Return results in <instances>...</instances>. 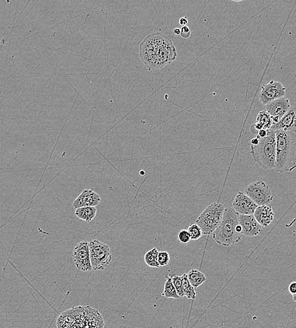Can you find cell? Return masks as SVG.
I'll use <instances>...</instances> for the list:
<instances>
[{
	"mask_svg": "<svg viewBox=\"0 0 296 328\" xmlns=\"http://www.w3.org/2000/svg\"><path fill=\"white\" fill-rule=\"evenodd\" d=\"M139 51L140 58L149 71L165 68L178 56L173 41L160 32L147 36L140 44Z\"/></svg>",
	"mask_w": 296,
	"mask_h": 328,
	"instance_id": "obj_1",
	"label": "cell"
},
{
	"mask_svg": "<svg viewBox=\"0 0 296 328\" xmlns=\"http://www.w3.org/2000/svg\"><path fill=\"white\" fill-rule=\"evenodd\" d=\"M275 132V171L291 172L296 167V134L292 131L282 130Z\"/></svg>",
	"mask_w": 296,
	"mask_h": 328,
	"instance_id": "obj_2",
	"label": "cell"
},
{
	"mask_svg": "<svg viewBox=\"0 0 296 328\" xmlns=\"http://www.w3.org/2000/svg\"><path fill=\"white\" fill-rule=\"evenodd\" d=\"M239 215L233 208H225L222 221L213 232V239L218 244L228 247L242 239V228L239 222Z\"/></svg>",
	"mask_w": 296,
	"mask_h": 328,
	"instance_id": "obj_3",
	"label": "cell"
},
{
	"mask_svg": "<svg viewBox=\"0 0 296 328\" xmlns=\"http://www.w3.org/2000/svg\"><path fill=\"white\" fill-rule=\"evenodd\" d=\"M275 151V132L271 129L268 130L267 136L264 138L259 137L258 144L255 146L251 145V154L254 162L264 170L274 169Z\"/></svg>",
	"mask_w": 296,
	"mask_h": 328,
	"instance_id": "obj_4",
	"label": "cell"
},
{
	"mask_svg": "<svg viewBox=\"0 0 296 328\" xmlns=\"http://www.w3.org/2000/svg\"><path fill=\"white\" fill-rule=\"evenodd\" d=\"M224 210L225 206L222 204L214 203L202 211L196 224L201 229L203 235L213 234L222 221Z\"/></svg>",
	"mask_w": 296,
	"mask_h": 328,
	"instance_id": "obj_5",
	"label": "cell"
},
{
	"mask_svg": "<svg viewBox=\"0 0 296 328\" xmlns=\"http://www.w3.org/2000/svg\"><path fill=\"white\" fill-rule=\"evenodd\" d=\"M89 247L92 270H105L110 264L113 258L110 247L97 240L89 242Z\"/></svg>",
	"mask_w": 296,
	"mask_h": 328,
	"instance_id": "obj_6",
	"label": "cell"
},
{
	"mask_svg": "<svg viewBox=\"0 0 296 328\" xmlns=\"http://www.w3.org/2000/svg\"><path fill=\"white\" fill-rule=\"evenodd\" d=\"M245 194L258 206L271 205L274 199L271 188L263 180L249 184L245 188Z\"/></svg>",
	"mask_w": 296,
	"mask_h": 328,
	"instance_id": "obj_7",
	"label": "cell"
},
{
	"mask_svg": "<svg viewBox=\"0 0 296 328\" xmlns=\"http://www.w3.org/2000/svg\"><path fill=\"white\" fill-rule=\"evenodd\" d=\"M73 260L78 270L82 272H91L89 242L82 241L75 247L73 251Z\"/></svg>",
	"mask_w": 296,
	"mask_h": 328,
	"instance_id": "obj_8",
	"label": "cell"
},
{
	"mask_svg": "<svg viewBox=\"0 0 296 328\" xmlns=\"http://www.w3.org/2000/svg\"><path fill=\"white\" fill-rule=\"evenodd\" d=\"M286 89L281 82L272 81L261 87V90L258 95L259 101L265 105L274 100L284 97Z\"/></svg>",
	"mask_w": 296,
	"mask_h": 328,
	"instance_id": "obj_9",
	"label": "cell"
},
{
	"mask_svg": "<svg viewBox=\"0 0 296 328\" xmlns=\"http://www.w3.org/2000/svg\"><path fill=\"white\" fill-rule=\"evenodd\" d=\"M266 111L271 116L272 125L279 122L283 116L291 108L289 100L282 97L266 105Z\"/></svg>",
	"mask_w": 296,
	"mask_h": 328,
	"instance_id": "obj_10",
	"label": "cell"
},
{
	"mask_svg": "<svg viewBox=\"0 0 296 328\" xmlns=\"http://www.w3.org/2000/svg\"><path fill=\"white\" fill-rule=\"evenodd\" d=\"M258 206L250 198L242 192H239L233 202V208L239 215H253Z\"/></svg>",
	"mask_w": 296,
	"mask_h": 328,
	"instance_id": "obj_11",
	"label": "cell"
},
{
	"mask_svg": "<svg viewBox=\"0 0 296 328\" xmlns=\"http://www.w3.org/2000/svg\"><path fill=\"white\" fill-rule=\"evenodd\" d=\"M239 222L242 228L243 236L255 237L263 231L262 227L257 222L253 215H240Z\"/></svg>",
	"mask_w": 296,
	"mask_h": 328,
	"instance_id": "obj_12",
	"label": "cell"
},
{
	"mask_svg": "<svg viewBox=\"0 0 296 328\" xmlns=\"http://www.w3.org/2000/svg\"><path fill=\"white\" fill-rule=\"evenodd\" d=\"M101 196L92 190H85L78 196L73 203L75 209L82 207L97 206L101 202Z\"/></svg>",
	"mask_w": 296,
	"mask_h": 328,
	"instance_id": "obj_13",
	"label": "cell"
},
{
	"mask_svg": "<svg viewBox=\"0 0 296 328\" xmlns=\"http://www.w3.org/2000/svg\"><path fill=\"white\" fill-rule=\"evenodd\" d=\"M295 108L291 107L283 117L280 119L279 122L274 125H272L271 130L274 131L276 130H284L290 131L292 132H295L296 131L295 127Z\"/></svg>",
	"mask_w": 296,
	"mask_h": 328,
	"instance_id": "obj_14",
	"label": "cell"
},
{
	"mask_svg": "<svg viewBox=\"0 0 296 328\" xmlns=\"http://www.w3.org/2000/svg\"><path fill=\"white\" fill-rule=\"evenodd\" d=\"M253 216L262 227H267L273 222L275 214L271 205H268L258 206Z\"/></svg>",
	"mask_w": 296,
	"mask_h": 328,
	"instance_id": "obj_15",
	"label": "cell"
},
{
	"mask_svg": "<svg viewBox=\"0 0 296 328\" xmlns=\"http://www.w3.org/2000/svg\"><path fill=\"white\" fill-rule=\"evenodd\" d=\"M272 125L271 116L266 111L259 112L256 118V123L251 126V130L258 131L261 130H269Z\"/></svg>",
	"mask_w": 296,
	"mask_h": 328,
	"instance_id": "obj_16",
	"label": "cell"
},
{
	"mask_svg": "<svg viewBox=\"0 0 296 328\" xmlns=\"http://www.w3.org/2000/svg\"><path fill=\"white\" fill-rule=\"evenodd\" d=\"M97 211V208L95 206L82 207L77 208L75 210V214L78 218L87 222V223H89L95 218Z\"/></svg>",
	"mask_w": 296,
	"mask_h": 328,
	"instance_id": "obj_17",
	"label": "cell"
},
{
	"mask_svg": "<svg viewBox=\"0 0 296 328\" xmlns=\"http://www.w3.org/2000/svg\"><path fill=\"white\" fill-rule=\"evenodd\" d=\"M187 276H188L189 283L194 289L199 288L200 286L207 281L206 276L203 273L198 270H191L187 274Z\"/></svg>",
	"mask_w": 296,
	"mask_h": 328,
	"instance_id": "obj_18",
	"label": "cell"
},
{
	"mask_svg": "<svg viewBox=\"0 0 296 328\" xmlns=\"http://www.w3.org/2000/svg\"><path fill=\"white\" fill-rule=\"evenodd\" d=\"M181 282H182L183 290L184 297H186L188 299H196V293L195 289L191 285L188 279L187 274L184 273L181 276Z\"/></svg>",
	"mask_w": 296,
	"mask_h": 328,
	"instance_id": "obj_19",
	"label": "cell"
},
{
	"mask_svg": "<svg viewBox=\"0 0 296 328\" xmlns=\"http://www.w3.org/2000/svg\"><path fill=\"white\" fill-rule=\"evenodd\" d=\"M166 281L165 283V288L162 294L166 298H172L175 299H180L177 293H176L175 286H174L172 279L170 275H166Z\"/></svg>",
	"mask_w": 296,
	"mask_h": 328,
	"instance_id": "obj_20",
	"label": "cell"
},
{
	"mask_svg": "<svg viewBox=\"0 0 296 328\" xmlns=\"http://www.w3.org/2000/svg\"><path fill=\"white\" fill-rule=\"evenodd\" d=\"M158 254H159V251L155 247L148 251L144 257L146 265L151 268H159L160 266L157 261Z\"/></svg>",
	"mask_w": 296,
	"mask_h": 328,
	"instance_id": "obj_21",
	"label": "cell"
},
{
	"mask_svg": "<svg viewBox=\"0 0 296 328\" xmlns=\"http://www.w3.org/2000/svg\"><path fill=\"white\" fill-rule=\"evenodd\" d=\"M188 231L189 235H190L191 239L193 240V241H196V240L201 239L202 236H203L201 229L196 224H193L189 226Z\"/></svg>",
	"mask_w": 296,
	"mask_h": 328,
	"instance_id": "obj_22",
	"label": "cell"
},
{
	"mask_svg": "<svg viewBox=\"0 0 296 328\" xmlns=\"http://www.w3.org/2000/svg\"><path fill=\"white\" fill-rule=\"evenodd\" d=\"M171 279H172L174 286H175L176 293H177L178 296L180 297V298H183L184 295L181 276H171Z\"/></svg>",
	"mask_w": 296,
	"mask_h": 328,
	"instance_id": "obj_23",
	"label": "cell"
},
{
	"mask_svg": "<svg viewBox=\"0 0 296 328\" xmlns=\"http://www.w3.org/2000/svg\"><path fill=\"white\" fill-rule=\"evenodd\" d=\"M170 255L167 251H160L158 254L157 261L160 267H165L170 263Z\"/></svg>",
	"mask_w": 296,
	"mask_h": 328,
	"instance_id": "obj_24",
	"label": "cell"
},
{
	"mask_svg": "<svg viewBox=\"0 0 296 328\" xmlns=\"http://www.w3.org/2000/svg\"><path fill=\"white\" fill-rule=\"evenodd\" d=\"M178 238L179 241L182 244H188L191 241L190 235L188 230L183 229L179 232Z\"/></svg>",
	"mask_w": 296,
	"mask_h": 328,
	"instance_id": "obj_25",
	"label": "cell"
},
{
	"mask_svg": "<svg viewBox=\"0 0 296 328\" xmlns=\"http://www.w3.org/2000/svg\"><path fill=\"white\" fill-rule=\"evenodd\" d=\"M181 33L180 35L181 38L183 39H188L190 37L191 35V30L189 29V28L187 26H183L180 28Z\"/></svg>",
	"mask_w": 296,
	"mask_h": 328,
	"instance_id": "obj_26",
	"label": "cell"
},
{
	"mask_svg": "<svg viewBox=\"0 0 296 328\" xmlns=\"http://www.w3.org/2000/svg\"><path fill=\"white\" fill-rule=\"evenodd\" d=\"M289 291L292 295H295L296 294V283L292 282L290 284L289 286Z\"/></svg>",
	"mask_w": 296,
	"mask_h": 328,
	"instance_id": "obj_27",
	"label": "cell"
},
{
	"mask_svg": "<svg viewBox=\"0 0 296 328\" xmlns=\"http://www.w3.org/2000/svg\"><path fill=\"white\" fill-rule=\"evenodd\" d=\"M268 135V130H261L258 131L257 133V136H259V138H264Z\"/></svg>",
	"mask_w": 296,
	"mask_h": 328,
	"instance_id": "obj_28",
	"label": "cell"
},
{
	"mask_svg": "<svg viewBox=\"0 0 296 328\" xmlns=\"http://www.w3.org/2000/svg\"><path fill=\"white\" fill-rule=\"evenodd\" d=\"M180 24L181 25H182V27L183 26H186V25L188 24V17H183L182 18H181L180 19Z\"/></svg>",
	"mask_w": 296,
	"mask_h": 328,
	"instance_id": "obj_29",
	"label": "cell"
},
{
	"mask_svg": "<svg viewBox=\"0 0 296 328\" xmlns=\"http://www.w3.org/2000/svg\"><path fill=\"white\" fill-rule=\"evenodd\" d=\"M173 32L176 35H180L181 33L180 28H174Z\"/></svg>",
	"mask_w": 296,
	"mask_h": 328,
	"instance_id": "obj_30",
	"label": "cell"
}]
</instances>
